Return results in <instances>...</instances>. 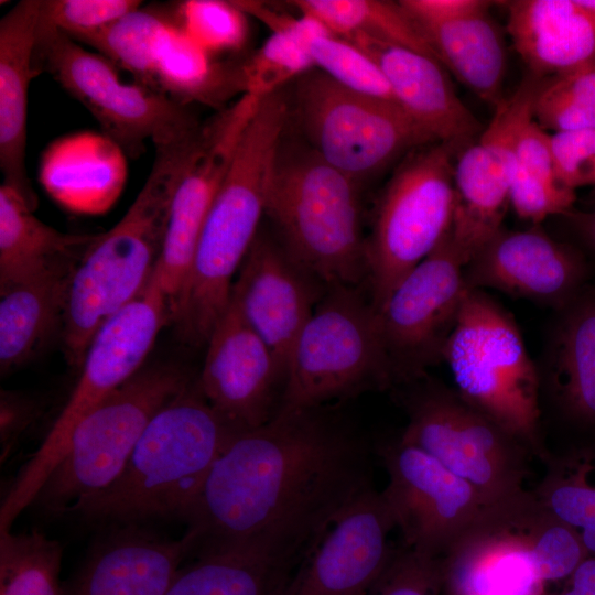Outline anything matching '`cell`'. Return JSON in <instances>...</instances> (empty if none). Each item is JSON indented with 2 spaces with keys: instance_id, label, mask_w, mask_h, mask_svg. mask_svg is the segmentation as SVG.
<instances>
[{
  "instance_id": "30bf717a",
  "label": "cell",
  "mask_w": 595,
  "mask_h": 595,
  "mask_svg": "<svg viewBox=\"0 0 595 595\" xmlns=\"http://www.w3.org/2000/svg\"><path fill=\"white\" fill-rule=\"evenodd\" d=\"M33 64L37 75L48 73L82 104L128 156L142 154L147 141L155 148L167 145L203 125L191 105L139 82H125L110 60L40 20Z\"/></svg>"
},
{
  "instance_id": "7a4b0ae2",
  "label": "cell",
  "mask_w": 595,
  "mask_h": 595,
  "mask_svg": "<svg viewBox=\"0 0 595 595\" xmlns=\"http://www.w3.org/2000/svg\"><path fill=\"white\" fill-rule=\"evenodd\" d=\"M288 119L282 90L261 98L208 212L188 277L171 310V323L192 345L207 343L228 306L234 277L266 216Z\"/></svg>"
},
{
  "instance_id": "83f0119b",
  "label": "cell",
  "mask_w": 595,
  "mask_h": 595,
  "mask_svg": "<svg viewBox=\"0 0 595 595\" xmlns=\"http://www.w3.org/2000/svg\"><path fill=\"white\" fill-rule=\"evenodd\" d=\"M40 0L15 3L0 20V169L2 184L37 207L25 165L29 89L37 76L33 64Z\"/></svg>"
},
{
  "instance_id": "4fadbf2b",
  "label": "cell",
  "mask_w": 595,
  "mask_h": 595,
  "mask_svg": "<svg viewBox=\"0 0 595 595\" xmlns=\"http://www.w3.org/2000/svg\"><path fill=\"white\" fill-rule=\"evenodd\" d=\"M292 101L305 143L357 184L436 143L398 104L347 89L316 68L295 80Z\"/></svg>"
},
{
  "instance_id": "ba28073f",
  "label": "cell",
  "mask_w": 595,
  "mask_h": 595,
  "mask_svg": "<svg viewBox=\"0 0 595 595\" xmlns=\"http://www.w3.org/2000/svg\"><path fill=\"white\" fill-rule=\"evenodd\" d=\"M393 388L378 313L358 286H328L295 338L281 410L342 403Z\"/></svg>"
},
{
  "instance_id": "8992f818",
  "label": "cell",
  "mask_w": 595,
  "mask_h": 595,
  "mask_svg": "<svg viewBox=\"0 0 595 595\" xmlns=\"http://www.w3.org/2000/svg\"><path fill=\"white\" fill-rule=\"evenodd\" d=\"M442 361L469 405L533 455L550 456L541 437L539 368L512 315L485 291H467Z\"/></svg>"
},
{
  "instance_id": "8d00e7d4",
  "label": "cell",
  "mask_w": 595,
  "mask_h": 595,
  "mask_svg": "<svg viewBox=\"0 0 595 595\" xmlns=\"http://www.w3.org/2000/svg\"><path fill=\"white\" fill-rule=\"evenodd\" d=\"M171 20L169 4L142 6L76 42L94 47L136 82L153 88L159 48Z\"/></svg>"
},
{
  "instance_id": "60d3db41",
  "label": "cell",
  "mask_w": 595,
  "mask_h": 595,
  "mask_svg": "<svg viewBox=\"0 0 595 595\" xmlns=\"http://www.w3.org/2000/svg\"><path fill=\"white\" fill-rule=\"evenodd\" d=\"M314 68L305 42L288 34L271 33L260 48L240 63L242 95L263 98Z\"/></svg>"
},
{
  "instance_id": "7dc6e473",
  "label": "cell",
  "mask_w": 595,
  "mask_h": 595,
  "mask_svg": "<svg viewBox=\"0 0 595 595\" xmlns=\"http://www.w3.org/2000/svg\"><path fill=\"white\" fill-rule=\"evenodd\" d=\"M37 405L26 396L1 392L0 401V447L1 464L13 454L28 428L35 420Z\"/></svg>"
},
{
  "instance_id": "3957f363",
  "label": "cell",
  "mask_w": 595,
  "mask_h": 595,
  "mask_svg": "<svg viewBox=\"0 0 595 595\" xmlns=\"http://www.w3.org/2000/svg\"><path fill=\"white\" fill-rule=\"evenodd\" d=\"M201 131L155 148L150 174L133 203L111 229L96 236L72 270L61 324L71 366L80 369L97 331L153 275L172 197L195 154Z\"/></svg>"
},
{
  "instance_id": "9a60e30c",
  "label": "cell",
  "mask_w": 595,
  "mask_h": 595,
  "mask_svg": "<svg viewBox=\"0 0 595 595\" xmlns=\"http://www.w3.org/2000/svg\"><path fill=\"white\" fill-rule=\"evenodd\" d=\"M388 484L381 491L403 545L445 556L487 508L474 487L400 436L375 445Z\"/></svg>"
},
{
  "instance_id": "d6986e66",
  "label": "cell",
  "mask_w": 595,
  "mask_h": 595,
  "mask_svg": "<svg viewBox=\"0 0 595 595\" xmlns=\"http://www.w3.org/2000/svg\"><path fill=\"white\" fill-rule=\"evenodd\" d=\"M396 528L381 493L367 490L304 555L280 595H367L396 551Z\"/></svg>"
},
{
  "instance_id": "484cf974",
  "label": "cell",
  "mask_w": 595,
  "mask_h": 595,
  "mask_svg": "<svg viewBox=\"0 0 595 595\" xmlns=\"http://www.w3.org/2000/svg\"><path fill=\"white\" fill-rule=\"evenodd\" d=\"M127 153L106 133L82 130L61 136L43 150L39 182L56 205L86 216L107 213L128 178Z\"/></svg>"
},
{
  "instance_id": "f907efd6",
  "label": "cell",
  "mask_w": 595,
  "mask_h": 595,
  "mask_svg": "<svg viewBox=\"0 0 595 595\" xmlns=\"http://www.w3.org/2000/svg\"><path fill=\"white\" fill-rule=\"evenodd\" d=\"M584 248L595 259V208L588 212H572L565 215Z\"/></svg>"
},
{
  "instance_id": "ffe728a7",
  "label": "cell",
  "mask_w": 595,
  "mask_h": 595,
  "mask_svg": "<svg viewBox=\"0 0 595 595\" xmlns=\"http://www.w3.org/2000/svg\"><path fill=\"white\" fill-rule=\"evenodd\" d=\"M593 269L580 249L539 227L501 228L464 267L469 290L494 289L558 311L592 281Z\"/></svg>"
},
{
  "instance_id": "9c48e42d",
  "label": "cell",
  "mask_w": 595,
  "mask_h": 595,
  "mask_svg": "<svg viewBox=\"0 0 595 595\" xmlns=\"http://www.w3.org/2000/svg\"><path fill=\"white\" fill-rule=\"evenodd\" d=\"M190 383L178 368L142 367L77 423L63 457L32 506L46 515L62 516L109 487L123 472L154 415Z\"/></svg>"
},
{
  "instance_id": "52a82bcc",
  "label": "cell",
  "mask_w": 595,
  "mask_h": 595,
  "mask_svg": "<svg viewBox=\"0 0 595 595\" xmlns=\"http://www.w3.org/2000/svg\"><path fill=\"white\" fill-rule=\"evenodd\" d=\"M167 323H171V302L154 272L137 296L106 321L93 337L66 404L4 493L0 506L1 528H11L18 516L32 506L63 457L77 423L142 368Z\"/></svg>"
},
{
  "instance_id": "44dd1931",
  "label": "cell",
  "mask_w": 595,
  "mask_h": 595,
  "mask_svg": "<svg viewBox=\"0 0 595 595\" xmlns=\"http://www.w3.org/2000/svg\"><path fill=\"white\" fill-rule=\"evenodd\" d=\"M531 491L486 508L445 555L443 595H548L524 524Z\"/></svg>"
},
{
  "instance_id": "d4e9b609",
  "label": "cell",
  "mask_w": 595,
  "mask_h": 595,
  "mask_svg": "<svg viewBox=\"0 0 595 595\" xmlns=\"http://www.w3.org/2000/svg\"><path fill=\"white\" fill-rule=\"evenodd\" d=\"M367 54L386 77L397 104L435 142L466 148L482 133L435 58L361 34L343 37Z\"/></svg>"
},
{
  "instance_id": "836d02e7",
  "label": "cell",
  "mask_w": 595,
  "mask_h": 595,
  "mask_svg": "<svg viewBox=\"0 0 595 595\" xmlns=\"http://www.w3.org/2000/svg\"><path fill=\"white\" fill-rule=\"evenodd\" d=\"M288 3L301 14L316 19L337 36L361 34L431 56L440 62L420 26L399 1L295 0Z\"/></svg>"
},
{
  "instance_id": "ac0fdd59",
  "label": "cell",
  "mask_w": 595,
  "mask_h": 595,
  "mask_svg": "<svg viewBox=\"0 0 595 595\" xmlns=\"http://www.w3.org/2000/svg\"><path fill=\"white\" fill-rule=\"evenodd\" d=\"M206 344L196 382L214 411L236 433L272 420L282 409L286 376L231 300Z\"/></svg>"
},
{
  "instance_id": "ab89813d",
  "label": "cell",
  "mask_w": 595,
  "mask_h": 595,
  "mask_svg": "<svg viewBox=\"0 0 595 595\" xmlns=\"http://www.w3.org/2000/svg\"><path fill=\"white\" fill-rule=\"evenodd\" d=\"M176 26L214 56L240 51L248 35L246 13L234 1L187 0L169 4Z\"/></svg>"
},
{
  "instance_id": "b9f144b4",
  "label": "cell",
  "mask_w": 595,
  "mask_h": 595,
  "mask_svg": "<svg viewBox=\"0 0 595 595\" xmlns=\"http://www.w3.org/2000/svg\"><path fill=\"white\" fill-rule=\"evenodd\" d=\"M309 51L316 69L358 94L396 102L378 65L346 39L325 33L312 39Z\"/></svg>"
},
{
  "instance_id": "7c38bea8",
  "label": "cell",
  "mask_w": 595,
  "mask_h": 595,
  "mask_svg": "<svg viewBox=\"0 0 595 595\" xmlns=\"http://www.w3.org/2000/svg\"><path fill=\"white\" fill-rule=\"evenodd\" d=\"M425 376L397 387L408 418L400 437L470 484L487 508L522 497L532 453L455 389Z\"/></svg>"
},
{
  "instance_id": "4dcf8cb0",
  "label": "cell",
  "mask_w": 595,
  "mask_h": 595,
  "mask_svg": "<svg viewBox=\"0 0 595 595\" xmlns=\"http://www.w3.org/2000/svg\"><path fill=\"white\" fill-rule=\"evenodd\" d=\"M72 268H63L0 290V370L23 365L62 324Z\"/></svg>"
},
{
  "instance_id": "6da1fadb",
  "label": "cell",
  "mask_w": 595,
  "mask_h": 595,
  "mask_svg": "<svg viewBox=\"0 0 595 595\" xmlns=\"http://www.w3.org/2000/svg\"><path fill=\"white\" fill-rule=\"evenodd\" d=\"M339 404L281 410L234 434L181 520L191 558L242 552L295 569L374 488L375 447Z\"/></svg>"
},
{
  "instance_id": "2e32d148",
  "label": "cell",
  "mask_w": 595,
  "mask_h": 595,
  "mask_svg": "<svg viewBox=\"0 0 595 595\" xmlns=\"http://www.w3.org/2000/svg\"><path fill=\"white\" fill-rule=\"evenodd\" d=\"M542 78L528 74L495 107L494 116L454 162L455 208L451 234L465 262L501 228L509 206L516 139L533 119Z\"/></svg>"
},
{
  "instance_id": "7402d4cb",
  "label": "cell",
  "mask_w": 595,
  "mask_h": 595,
  "mask_svg": "<svg viewBox=\"0 0 595 595\" xmlns=\"http://www.w3.org/2000/svg\"><path fill=\"white\" fill-rule=\"evenodd\" d=\"M325 289L291 259L277 237L258 231L230 300L270 347L285 376L291 347Z\"/></svg>"
},
{
  "instance_id": "e575fe53",
  "label": "cell",
  "mask_w": 595,
  "mask_h": 595,
  "mask_svg": "<svg viewBox=\"0 0 595 595\" xmlns=\"http://www.w3.org/2000/svg\"><path fill=\"white\" fill-rule=\"evenodd\" d=\"M575 197L574 191L556 181L551 134L531 119L515 142L509 205L518 217L538 225L570 212Z\"/></svg>"
},
{
  "instance_id": "8fae6325",
  "label": "cell",
  "mask_w": 595,
  "mask_h": 595,
  "mask_svg": "<svg viewBox=\"0 0 595 595\" xmlns=\"http://www.w3.org/2000/svg\"><path fill=\"white\" fill-rule=\"evenodd\" d=\"M455 150L436 142L404 156L375 207L365 241L366 282L378 312L394 286L431 255L451 229Z\"/></svg>"
},
{
  "instance_id": "7bdbcfd3",
  "label": "cell",
  "mask_w": 595,
  "mask_h": 595,
  "mask_svg": "<svg viewBox=\"0 0 595 595\" xmlns=\"http://www.w3.org/2000/svg\"><path fill=\"white\" fill-rule=\"evenodd\" d=\"M445 556L401 545L367 595H442Z\"/></svg>"
},
{
  "instance_id": "d6a6232c",
  "label": "cell",
  "mask_w": 595,
  "mask_h": 595,
  "mask_svg": "<svg viewBox=\"0 0 595 595\" xmlns=\"http://www.w3.org/2000/svg\"><path fill=\"white\" fill-rule=\"evenodd\" d=\"M294 570L249 553H205L183 563L164 595H280Z\"/></svg>"
},
{
  "instance_id": "e0dca14e",
  "label": "cell",
  "mask_w": 595,
  "mask_h": 595,
  "mask_svg": "<svg viewBox=\"0 0 595 595\" xmlns=\"http://www.w3.org/2000/svg\"><path fill=\"white\" fill-rule=\"evenodd\" d=\"M260 100L244 94L203 122L195 154L172 197L154 270L171 309L186 282L208 212Z\"/></svg>"
},
{
  "instance_id": "f35d334b",
  "label": "cell",
  "mask_w": 595,
  "mask_h": 595,
  "mask_svg": "<svg viewBox=\"0 0 595 595\" xmlns=\"http://www.w3.org/2000/svg\"><path fill=\"white\" fill-rule=\"evenodd\" d=\"M524 524L545 584L565 581L589 555L580 534L542 506L532 491L524 509Z\"/></svg>"
},
{
  "instance_id": "5bb4252c",
  "label": "cell",
  "mask_w": 595,
  "mask_h": 595,
  "mask_svg": "<svg viewBox=\"0 0 595 595\" xmlns=\"http://www.w3.org/2000/svg\"><path fill=\"white\" fill-rule=\"evenodd\" d=\"M466 262L451 229L411 270L377 312L393 388L418 380L442 361L443 350L469 290Z\"/></svg>"
},
{
  "instance_id": "74e56055",
  "label": "cell",
  "mask_w": 595,
  "mask_h": 595,
  "mask_svg": "<svg viewBox=\"0 0 595 595\" xmlns=\"http://www.w3.org/2000/svg\"><path fill=\"white\" fill-rule=\"evenodd\" d=\"M63 548L37 530L0 532V595H64Z\"/></svg>"
},
{
  "instance_id": "1f68e13d",
  "label": "cell",
  "mask_w": 595,
  "mask_h": 595,
  "mask_svg": "<svg viewBox=\"0 0 595 595\" xmlns=\"http://www.w3.org/2000/svg\"><path fill=\"white\" fill-rule=\"evenodd\" d=\"M240 62L209 54L171 20L159 48L153 88L185 105L221 107L236 93L242 95Z\"/></svg>"
},
{
  "instance_id": "603a6c76",
  "label": "cell",
  "mask_w": 595,
  "mask_h": 595,
  "mask_svg": "<svg viewBox=\"0 0 595 595\" xmlns=\"http://www.w3.org/2000/svg\"><path fill=\"white\" fill-rule=\"evenodd\" d=\"M443 67L485 102L502 99L506 45L485 0H401Z\"/></svg>"
},
{
  "instance_id": "277c9868",
  "label": "cell",
  "mask_w": 595,
  "mask_h": 595,
  "mask_svg": "<svg viewBox=\"0 0 595 595\" xmlns=\"http://www.w3.org/2000/svg\"><path fill=\"white\" fill-rule=\"evenodd\" d=\"M235 433L191 382L154 415L121 475L66 515L102 529L182 520Z\"/></svg>"
},
{
  "instance_id": "4316f807",
  "label": "cell",
  "mask_w": 595,
  "mask_h": 595,
  "mask_svg": "<svg viewBox=\"0 0 595 595\" xmlns=\"http://www.w3.org/2000/svg\"><path fill=\"white\" fill-rule=\"evenodd\" d=\"M507 13V31L530 74L547 79L595 65V9L583 0H515Z\"/></svg>"
},
{
  "instance_id": "f6af8a7d",
  "label": "cell",
  "mask_w": 595,
  "mask_h": 595,
  "mask_svg": "<svg viewBox=\"0 0 595 595\" xmlns=\"http://www.w3.org/2000/svg\"><path fill=\"white\" fill-rule=\"evenodd\" d=\"M558 183L571 191L595 186V129L551 134Z\"/></svg>"
},
{
  "instance_id": "f546056e",
  "label": "cell",
  "mask_w": 595,
  "mask_h": 595,
  "mask_svg": "<svg viewBox=\"0 0 595 595\" xmlns=\"http://www.w3.org/2000/svg\"><path fill=\"white\" fill-rule=\"evenodd\" d=\"M14 188L0 186V290L77 264L97 235L62 232L40 220Z\"/></svg>"
},
{
  "instance_id": "f1b7e54d",
  "label": "cell",
  "mask_w": 595,
  "mask_h": 595,
  "mask_svg": "<svg viewBox=\"0 0 595 595\" xmlns=\"http://www.w3.org/2000/svg\"><path fill=\"white\" fill-rule=\"evenodd\" d=\"M555 314L539 369L541 388L563 418L595 426V281Z\"/></svg>"
},
{
  "instance_id": "ee69618b",
  "label": "cell",
  "mask_w": 595,
  "mask_h": 595,
  "mask_svg": "<svg viewBox=\"0 0 595 595\" xmlns=\"http://www.w3.org/2000/svg\"><path fill=\"white\" fill-rule=\"evenodd\" d=\"M140 7L139 0H40V22L78 41Z\"/></svg>"
},
{
  "instance_id": "c3c4849f",
  "label": "cell",
  "mask_w": 595,
  "mask_h": 595,
  "mask_svg": "<svg viewBox=\"0 0 595 595\" xmlns=\"http://www.w3.org/2000/svg\"><path fill=\"white\" fill-rule=\"evenodd\" d=\"M544 86L554 93L595 108V65L547 78Z\"/></svg>"
},
{
  "instance_id": "5b68a950",
  "label": "cell",
  "mask_w": 595,
  "mask_h": 595,
  "mask_svg": "<svg viewBox=\"0 0 595 595\" xmlns=\"http://www.w3.org/2000/svg\"><path fill=\"white\" fill-rule=\"evenodd\" d=\"M284 137L266 203L277 239L325 288L358 286L366 281L359 184Z\"/></svg>"
},
{
  "instance_id": "681fc988",
  "label": "cell",
  "mask_w": 595,
  "mask_h": 595,
  "mask_svg": "<svg viewBox=\"0 0 595 595\" xmlns=\"http://www.w3.org/2000/svg\"><path fill=\"white\" fill-rule=\"evenodd\" d=\"M548 595H595V554L576 567L560 591Z\"/></svg>"
},
{
  "instance_id": "bcb514c9",
  "label": "cell",
  "mask_w": 595,
  "mask_h": 595,
  "mask_svg": "<svg viewBox=\"0 0 595 595\" xmlns=\"http://www.w3.org/2000/svg\"><path fill=\"white\" fill-rule=\"evenodd\" d=\"M533 120L554 133L595 129V108L554 93L543 84L536 97Z\"/></svg>"
},
{
  "instance_id": "cb8c5ba5",
  "label": "cell",
  "mask_w": 595,
  "mask_h": 595,
  "mask_svg": "<svg viewBox=\"0 0 595 595\" xmlns=\"http://www.w3.org/2000/svg\"><path fill=\"white\" fill-rule=\"evenodd\" d=\"M100 537L64 584V595H164L190 556L183 538L145 526L111 527Z\"/></svg>"
},
{
  "instance_id": "d590c367",
  "label": "cell",
  "mask_w": 595,
  "mask_h": 595,
  "mask_svg": "<svg viewBox=\"0 0 595 595\" xmlns=\"http://www.w3.org/2000/svg\"><path fill=\"white\" fill-rule=\"evenodd\" d=\"M545 462V475L533 495L580 534L589 555L595 554V443Z\"/></svg>"
}]
</instances>
